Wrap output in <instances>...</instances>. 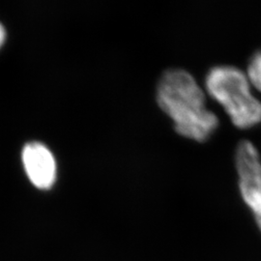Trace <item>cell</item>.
<instances>
[{
    "instance_id": "2",
    "label": "cell",
    "mask_w": 261,
    "mask_h": 261,
    "mask_svg": "<svg viewBox=\"0 0 261 261\" xmlns=\"http://www.w3.org/2000/svg\"><path fill=\"white\" fill-rule=\"evenodd\" d=\"M207 93L223 106L234 126L250 129L261 122V103L252 95L249 77L234 66L211 68L205 76Z\"/></svg>"
},
{
    "instance_id": "3",
    "label": "cell",
    "mask_w": 261,
    "mask_h": 261,
    "mask_svg": "<svg viewBox=\"0 0 261 261\" xmlns=\"http://www.w3.org/2000/svg\"><path fill=\"white\" fill-rule=\"evenodd\" d=\"M239 189L244 201L252 209L261 229V159L249 140H241L235 152Z\"/></svg>"
},
{
    "instance_id": "1",
    "label": "cell",
    "mask_w": 261,
    "mask_h": 261,
    "mask_svg": "<svg viewBox=\"0 0 261 261\" xmlns=\"http://www.w3.org/2000/svg\"><path fill=\"white\" fill-rule=\"evenodd\" d=\"M157 102L173 122L174 130L187 139L204 142L219 127L217 115L206 108L202 89L183 69H170L161 76Z\"/></svg>"
},
{
    "instance_id": "5",
    "label": "cell",
    "mask_w": 261,
    "mask_h": 261,
    "mask_svg": "<svg viewBox=\"0 0 261 261\" xmlns=\"http://www.w3.org/2000/svg\"><path fill=\"white\" fill-rule=\"evenodd\" d=\"M248 77L251 84L261 92V49L254 53L249 61Z\"/></svg>"
},
{
    "instance_id": "6",
    "label": "cell",
    "mask_w": 261,
    "mask_h": 261,
    "mask_svg": "<svg viewBox=\"0 0 261 261\" xmlns=\"http://www.w3.org/2000/svg\"><path fill=\"white\" fill-rule=\"evenodd\" d=\"M5 36H6V33H5V29H4V28H3V25L0 23V47H1V46H2V44L4 43Z\"/></svg>"
},
{
    "instance_id": "4",
    "label": "cell",
    "mask_w": 261,
    "mask_h": 261,
    "mask_svg": "<svg viewBox=\"0 0 261 261\" xmlns=\"http://www.w3.org/2000/svg\"><path fill=\"white\" fill-rule=\"evenodd\" d=\"M22 162L30 181L40 189H48L56 177V163L53 153L44 144L30 142L22 150Z\"/></svg>"
}]
</instances>
